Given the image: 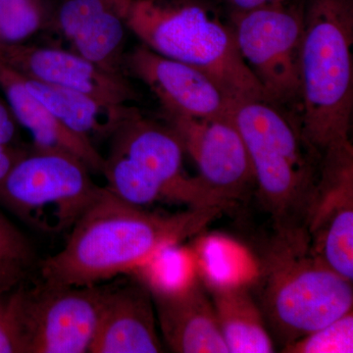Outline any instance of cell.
Here are the masks:
<instances>
[{
    "label": "cell",
    "mask_w": 353,
    "mask_h": 353,
    "mask_svg": "<svg viewBox=\"0 0 353 353\" xmlns=\"http://www.w3.org/2000/svg\"><path fill=\"white\" fill-rule=\"evenodd\" d=\"M231 17L239 52L267 99L299 108L304 0L272 4Z\"/></svg>",
    "instance_id": "obj_8"
},
{
    "label": "cell",
    "mask_w": 353,
    "mask_h": 353,
    "mask_svg": "<svg viewBox=\"0 0 353 353\" xmlns=\"http://www.w3.org/2000/svg\"><path fill=\"white\" fill-rule=\"evenodd\" d=\"M223 211L150 212L123 201L105 187L72 228L64 248L43 261L41 282L85 287L132 273L158 250L201 232Z\"/></svg>",
    "instance_id": "obj_1"
},
{
    "label": "cell",
    "mask_w": 353,
    "mask_h": 353,
    "mask_svg": "<svg viewBox=\"0 0 353 353\" xmlns=\"http://www.w3.org/2000/svg\"><path fill=\"white\" fill-rule=\"evenodd\" d=\"M108 289L41 284L7 299L21 353H85L94 341Z\"/></svg>",
    "instance_id": "obj_7"
},
{
    "label": "cell",
    "mask_w": 353,
    "mask_h": 353,
    "mask_svg": "<svg viewBox=\"0 0 353 353\" xmlns=\"http://www.w3.org/2000/svg\"><path fill=\"white\" fill-rule=\"evenodd\" d=\"M53 26L73 52L101 68L124 73L127 27L113 0H52Z\"/></svg>",
    "instance_id": "obj_14"
},
{
    "label": "cell",
    "mask_w": 353,
    "mask_h": 353,
    "mask_svg": "<svg viewBox=\"0 0 353 353\" xmlns=\"http://www.w3.org/2000/svg\"><path fill=\"white\" fill-rule=\"evenodd\" d=\"M21 77L29 92L64 126L92 143L95 139L112 137L128 118L138 112L129 105H116L79 90Z\"/></svg>",
    "instance_id": "obj_18"
},
{
    "label": "cell",
    "mask_w": 353,
    "mask_h": 353,
    "mask_svg": "<svg viewBox=\"0 0 353 353\" xmlns=\"http://www.w3.org/2000/svg\"><path fill=\"white\" fill-rule=\"evenodd\" d=\"M88 352H164L152 292L138 278L117 289H108Z\"/></svg>",
    "instance_id": "obj_15"
},
{
    "label": "cell",
    "mask_w": 353,
    "mask_h": 353,
    "mask_svg": "<svg viewBox=\"0 0 353 353\" xmlns=\"http://www.w3.org/2000/svg\"><path fill=\"white\" fill-rule=\"evenodd\" d=\"M256 290L281 350L352 311V283L316 256L306 230L273 229L260 252Z\"/></svg>",
    "instance_id": "obj_2"
},
{
    "label": "cell",
    "mask_w": 353,
    "mask_h": 353,
    "mask_svg": "<svg viewBox=\"0 0 353 353\" xmlns=\"http://www.w3.org/2000/svg\"><path fill=\"white\" fill-rule=\"evenodd\" d=\"M12 288L0 284V353H21L17 334L9 312L6 294L11 292Z\"/></svg>",
    "instance_id": "obj_23"
},
{
    "label": "cell",
    "mask_w": 353,
    "mask_h": 353,
    "mask_svg": "<svg viewBox=\"0 0 353 353\" xmlns=\"http://www.w3.org/2000/svg\"><path fill=\"white\" fill-rule=\"evenodd\" d=\"M203 185L230 208L255 190L252 162L233 116L196 118L164 111Z\"/></svg>",
    "instance_id": "obj_11"
},
{
    "label": "cell",
    "mask_w": 353,
    "mask_h": 353,
    "mask_svg": "<svg viewBox=\"0 0 353 353\" xmlns=\"http://www.w3.org/2000/svg\"><path fill=\"white\" fill-rule=\"evenodd\" d=\"M34 260V252L29 241L0 215V284L17 287Z\"/></svg>",
    "instance_id": "obj_21"
},
{
    "label": "cell",
    "mask_w": 353,
    "mask_h": 353,
    "mask_svg": "<svg viewBox=\"0 0 353 353\" xmlns=\"http://www.w3.org/2000/svg\"><path fill=\"white\" fill-rule=\"evenodd\" d=\"M90 172L68 153L32 148L0 183V204L34 229L62 233L103 192Z\"/></svg>",
    "instance_id": "obj_6"
},
{
    "label": "cell",
    "mask_w": 353,
    "mask_h": 353,
    "mask_svg": "<svg viewBox=\"0 0 353 353\" xmlns=\"http://www.w3.org/2000/svg\"><path fill=\"white\" fill-rule=\"evenodd\" d=\"M52 0H0V43H27L50 26Z\"/></svg>",
    "instance_id": "obj_20"
},
{
    "label": "cell",
    "mask_w": 353,
    "mask_h": 353,
    "mask_svg": "<svg viewBox=\"0 0 353 353\" xmlns=\"http://www.w3.org/2000/svg\"><path fill=\"white\" fill-rule=\"evenodd\" d=\"M111 150L126 157L139 172L153 202L183 203L189 208L230 206L183 169V150L170 127L145 119L138 112L128 118L112 136Z\"/></svg>",
    "instance_id": "obj_9"
},
{
    "label": "cell",
    "mask_w": 353,
    "mask_h": 353,
    "mask_svg": "<svg viewBox=\"0 0 353 353\" xmlns=\"http://www.w3.org/2000/svg\"><path fill=\"white\" fill-rule=\"evenodd\" d=\"M231 12V16L248 12L261 7L290 1V0H222Z\"/></svg>",
    "instance_id": "obj_25"
},
{
    "label": "cell",
    "mask_w": 353,
    "mask_h": 353,
    "mask_svg": "<svg viewBox=\"0 0 353 353\" xmlns=\"http://www.w3.org/2000/svg\"><path fill=\"white\" fill-rule=\"evenodd\" d=\"M165 345L176 353H228L210 296L199 282L152 292Z\"/></svg>",
    "instance_id": "obj_16"
},
{
    "label": "cell",
    "mask_w": 353,
    "mask_h": 353,
    "mask_svg": "<svg viewBox=\"0 0 353 353\" xmlns=\"http://www.w3.org/2000/svg\"><path fill=\"white\" fill-rule=\"evenodd\" d=\"M281 352L352 353V311L283 347Z\"/></svg>",
    "instance_id": "obj_22"
},
{
    "label": "cell",
    "mask_w": 353,
    "mask_h": 353,
    "mask_svg": "<svg viewBox=\"0 0 353 353\" xmlns=\"http://www.w3.org/2000/svg\"><path fill=\"white\" fill-rule=\"evenodd\" d=\"M233 120L252 162L255 194L274 230H306L321 155L309 145L299 120L264 99L241 101Z\"/></svg>",
    "instance_id": "obj_5"
},
{
    "label": "cell",
    "mask_w": 353,
    "mask_h": 353,
    "mask_svg": "<svg viewBox=\"0 0 353 353\" xmlns=\"http://www.w3.org/2000/svg\"><path fill=\"white\" fill-rule=\"evenodd\" d=\"M306 232L316 256L353 283V146L350 141L322 154Z\"/></svg>",
    "instance_id": "obj_10"
},
{
    "label": "cell",
    "mask_w": 353,
    "mask_h": 353,
    "mask_svg": "<svg viewBox=\"0 0 353 353\" xmlns=\"http://www.w3.org/2000/svg\"><path fill=\"white\" fill-rule=\"evenodd\" d=\"M0 61L21 75L79 90L116 105H128L138 99L126 75L106 71L72 50L0 43Z\"/></svg>",
    "instance_id": "obj_13"
},
{
    "label": "cell",
    "mask_w": 353,
    "mask_h": 353,
    "mask_svg": "<svg viewBox=\"0 0 353 353\" xmlns=\"http://www.w3.org/2000/svg\"><path fill=\"white\" fill-rule=\"evenodd\" d=\"M127 29L162 55L201 70L234 103L268 101L241 58L232 27L194 0H113Z\"/></svg>",
    "instance_id": "obj_3"
},
{
    "label": "cell",
    "mask_w": 353,
    "mask_h": 353,
    "mask_svg": "<svg viewBox=\"0 0 353 353\" xmlns=\"http://www.w3.org/2000/svg\"><path fill=\"white\" fill-rule=\"evenodd\" d=\"M18 136V123L4 97L0 95V143L13 145Z\"/></svg>",
    "instance_id": "obj_24"
},
{
    "label": "cell",
    "mask_w": 353,
    "mask_h": 353,
    "mask_svg": "<svg viewBox=\"0 0 353 353\" xmlns=\"http://www.w3.org/2000/svg\"><path fill=\"white\" fill-rule=\"evenodd\" d=\"M210 297L228 353L276 352L261 309L248 287L217 285Z\"/></svg>",
    "instance_id": "obj_19"
},
{
    "label": "cell",
    "mask_w": 353,
    "mask_h": 353,
    "mask_svg": "<svg viewBox=\"0 0 353 353\" xmlns=\"http://www.w3.org/2000/svg\"><path fill=\"white\" fill-rule=\"evenodd\" d=\"M352 44L353 0H304L299 120L321 157L350 141Z\"/></svg>",
    "instance_id": "obj_4"
},
{
    "label": "cell",
    "mask_w": 353,
    "mask_h": 353,
    "mask_svg": "<svg viewBox=\"0 0 353 353\" xmlns=\"http://www.w3.org/2000/svg\"><path fill=\"white\" fill-rule=\"evenodd\" d=\"M0 90L18 124L27 129L34 148L68 153L80 159L94 173L103 172L104 157L90 139L72 132L29 92L22 77L0 61Z\"/></svg>",
    "instance_id": "obj_17"
},
{
    "label": "cell",
    "mask_w": 353,
    "mask_h": 353,
    "mask_svg": "<svg viewBox=\"0 0 353 353\" xmlns=\"http://www.w3.org/2000/svg\"><path fill=\"white\" fill-rule=\"evenodd\" d=\"M123 69L145 83L164 111L196 118L230 117L236 103L201 70L158 54L145 44L124 57Z\"/></svg>",
    "instance_id": "obj_12"
},
{
    "label": "cell",
    "mask_w": 353,
    "mask_h": 353,
    "mask_svg": "<svg viewBox=\"0 0 353 353\" xmlns=\"http://www.w3.org/2000/svg\"><path fill=\"white\" fill-rule=\"evenodd\" d=\"M25 152L12 145L0 143V183Z\"/></svg>",
    "instance_id": "obj_26"
}]
</instances>
